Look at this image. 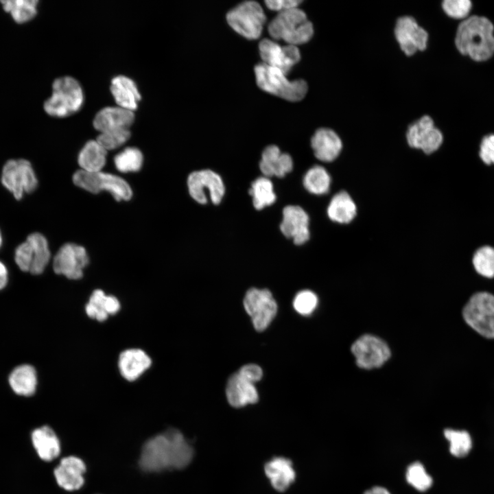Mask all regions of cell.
Wrapping results in <instances>:
<instances>
[{
	"label": "cell",
	"instance_id": "6da1fadb",
	"mask_svg": "<svg viewBox=\"0 0 494 494\" xmlns=\"http://www.w3.org/2000/svg\"><path fill=\"white\" fill-rule=\"evenodd\" d=\"M193 449L175 428L148 439L143 445L139 464L147 472L182 469L191 462Z\"/></svg>",
	"mask_w": 494,
	"mask_h": 494
},
{
	"label": "cell",
	"instance_id": "7a4b0ae2",
	"mask_svg": "<svg viewBox=\"0 0 494 494\" xmlns=\"http://www.w3.org/2000/svg\"><path fill=\"white\" fill-rule=\"evenodd\" d=\"M458 51L473 60L483 62L494 54V26L483 16L473 15L458 25L455 37Z\"/></svg>",
	"mask_w": 494,
	"mask_h": 494
},
{
	"label": "cell",
	"instance_id": "3957f363",
	"mask_svg": "<svg viewBox=\"0 0 494 494\" xmlns=\"http://www.w3.org/2000/svg\"><path fill=\"white\" fill-rule=\"evenodd\" d=\"M268 32L274 39L283 40L287 45L296 46L311 38L314 28L306 14L295 8L279 12L270 23Z\"/></svg>",
	"mask_w": 494,
	"mask_h": 494
},
{
	"label": "cell",
	"instance_id": "277c9868",
	"mask_svg": "<svg viewBox=\"0 0 494 494\" xmlns=\"http://www.w3.org/2000/svg\"><path fill=\"white\" fill-rule=\"evenodd\" d=\"M83 102L84 94L79 82L72 77L64 76L54 81L51 95L43 106L49 115L62 118L79 110Z\"/></svg>",
	"mask_w": 494,
	"mask_h": 494
},
{
	"label": "cell",
	"instance_id": "5b68a950",
	"mask_svg": "<svg viewBox=\"0 0 494 494\" xmlns=\"http://www.w3.org/2000/svg\"><path fill=\"white\" fill-rule=\"evenodd\" d=\"M255 73L257 84L262 90L283 99L297 102L303 99L307 92L305 81H290L281 70L264 63L255 67Z\"/></svg>",
	"mask_w": 494,
	"mask_h": 494
},
{
	"label": "cell",
	"instance_id": "8992f818",
	"mask_svg": "<svg viewBox=\"0 0 494 494\" xmlns=\"http://www.w3.org/2000/svg\"><path fill=\"white\" fill-rule=\"evenodd\" d=\"M73 182L77 187L93 193L106 191L117 201H127L132 196V189L124 179L102 171L87 172L78 170L73 175Z\"/></svg>",
	"mask_w": 494,
	"mask_h": 494
},
{
	"label": "cell",
	"instance_id": "52a82bcc",
	"mask_svg": "<svg viewBox=\"0 0 494 494\" xmlns=\"http://www.w3.org/2000/svg\"><path fill=\"white\" fill-rule=\"evenodd\" d=\"M465 322L487 338H494V296L486 292L473 294L462 310Z\"/></svg>",
	"mask_w": 494,
	"mask_h": 494
},
{
	"label": "cell",
	"instance_id": "ba28073f",
	"mask_svg": "<svg viewBox=\"0 0 494 494\" xmlns=\"http://www.w3.org/2000/svg\"><path fill=\"white\" fill-rule=\"evenodd\" d=\"M226 20L240 35L248 39H257L261 34L266 15L257 2L248 1L230 10Z\"/></svg>",
	"mask_w": 494,
	"mask_h": 494
},
{
	"label": "cell",
	"instance_id": "9c48e42d",
	"mask_svg": "<svg viewBox=\"0 0 494 494\" xmlns=\"http://www.w3.org/2000/svg\"><path fill=\"white\" fill-rule=\"evenodd\" d=\"M1 183L11 191L16 200H20L24 192L34 191L38 180L31 163L27 160H8L2 169Z\"/></svg>",
	"mask_w": 494,
	"mask_h": 494
},
{
	"label": "cell",
	"instance_id": "30bf717a",
	"mask_svg": "<svg viewBox=\"0 0 494 494\" xmlns=\"http://www.w3.org/2000/svg\"><path fill=\"white\" fill-rule=\"evenodd\" d=\"M244 306L258 331H262L269 326L277 311V303L267 289H249L244 299Z\"/></svg>",
	"mask_w": 494,
	"mask_h": 494
},
{
	"label": "cell",
	"instance_id": "8fae6325",
	"mask_svg": "<svg viewBox=\"0 0 494 494\" xmlns=\"http://www.w3.org/2000/svg\"><path fill=\"white\" fill-rule=\"evenodd\" d=\"M351 351L357 365L365 369L379 368L390 357L388 344L379 338L369 334L360 337L352 344Z\"/></svg>",
	"mask_w": 494,
	"mask_h": 494
},
{
	"label": "cell",
	"instance_id": "7c38bea8",
	"mask_svg": "<svg viewBox=\"0 0 494 494\" xmlns=\"http://www.w3.org/2000/svg\"><path fill=\"white\" fill-rule=\"evenodd\" d=\"M187 186L191 198L200 204H206L207 202L206 189L209 191L211 200L214 204L220 203L225 191L222 178L211 169L191 173L187 178Z\"/></svg>",
	"mask_w": 494,
	"mask_h": 494
},
{
	"label": "cell",
	"instance_id": "4fadbf2b",
	"mask_svg": "<svg viewBox=\"0 0 494 494\" xmlns=\"http://www.w3.org/2000/svg\"><path fill=\"white\" fill-rule=\"evenodd\" d=\"M89 263L86 249L80 245L67 243L62 246L53 260L54 271L70 279H79Z\"/></svg>",
	"mask_w": 494,
	"mask_h": 494
},
{
	"label": "cell",
	"instance_id": "5bb4252c",
	"mask_svg": "<svg viewBox=\"0 0 494 494\" xmlns=\"http://www.w3.org/2000/svg\"><path fill=\"white\" fill-rule=\"evenodd\" d=\"M406 137L411 148L420 149L427 154L436 151L443 141V134L435 127L433 119L428 115L412 124L408 129Z\"/></svg>",
	"mask_w": 494,
	"mask_h": 494
},
{
	"label": "cell",
	"instance_id": "9a60e30c",
	"mask_svg": "<svg viewBox=\"0 0 494 494\" xmlns=\"http://www.w3.org/2000/svg\"><path fill=\"white\" fill-rule=\"evenodd\" d=\"M259 49L263 63L281 70L285 75L301 58L296 46H281L270 39L262 40L259 43Z\"/></svg>",
	"mask_w": 494,
	"mask_h": 494
},
{
	"label": "cell",
	"instance_id": "2e32d148",
	"mask_svg": "<svg viewBox=\"0 0 494 494\" xmlns=\"http://www.w3.org/2000/svg\"><path fill=\"white\" fill-rule=\"evenodd\" d=\"M395 34L401 49L408 56L426 48L427 32L411 16H402L397 20Z\"/></svg>",
	"mask_w": 494,
	"mask_h": 494
},
{
	"label": "cell",
	"instance_id": "e0dca14e",
	"mask_svg": "<svg viewBox=\"0 0 494 494\" xmlns=\"http://www.w3.org/2000/svg\"><path fill=\"white\" fill-rule=\"evenodd\" d=\"M280 228L285 237L293 239L295 244H303L309 240L310 236L309 216L303 208L288 205L283 210Z\"/></svg>",
	"mask_w": 494,
	"mask_h": 494
},
{
	"label": "cell",
	"instance_id": "ac0fdd59",
	"mask_svg": "<svg viewBox=\"0 0 494 494\" xmlns=\"http://www.w3.org/2000/svg\"><path fill=\"white\" fill-rule=\"evenodd\" d=\"M86 465L78 457L70 456L63 458L54 469V475L58 484L67 491H75L84 484L83 474Z\"/></svg>",
	"mask_w": 494,
	"mask_h": 494
},
{
	"label": "cell",
	"instance_id": "d6986e66",
	"mask_svg": "<svg viewBox=\"0 0 494 494\" xmlns=\"http://www.w3.org/2000/svg\"><path fill=\"white\" fill-rule=\"evenodd\" d=\"M264 472L276 491H286L295 481L296 471L292 462L283 456H276L264 465Z\"/></svg>",
	"mask_w": 494,
	"mask_h": 494
},
{
	"label": "cell",
	"instance_id": "ffe728a7",
	"mask_svg": "<svg viewBox=\"0 0 494 494\" xmlns=\"http://www.w3.org/2000/svg\"><path fill=\"white\" fill-rule=\"evenodd\" d=\"M134 120L133 111L119 106H108L100 110L93 119V126L99 132L129 129Z\"/></svg>",
	"mask_w": 494,
	"mask_h": 494
},
{
	"label": "cell",
	"instance_id": "44dd1931",
	"mask_svg": "<svg viewBox=\"0 0 494 494\" xmlns=\"http://www.w3.org/2000/svg\"><path fill=\"white\" fill-rule=\"evenodd\" d=\"M228 402L234 408H242L257 402L259 396L254 384L237 372L228 379L226 387Z\"/></svg>",
	"mask_w": 494,
	"mask_h": 494
},
{
	"label": "cell",
	"instance_id": "7402d4cb",
	"mask_svg": "<svg viewBox=\"0 0 494 494\" xmlns=\"http://www.w3.org/2000/svg\"><path fill=\"white\" fill-rule=\"evenodd\" d=\"M311 145L315 156L323 162L334 161L342 148L339 136L333 130L325 128L316 131L311 137Z\"/></svg>",
	"mask_w": 494,
	"mask_h": 494
},
{
	"label": "cell",
	"instance_id": "603a6c76",
	"mask_svg": "<svg viewBox=\"0 0 494 494\" xmlns=\"http://www.w3.org/2000/svg\"><path fill=\"white\" fill-rule=\"evenodd\" d=\"M259 168L267 178L273 176L282 178L292 170L293 161L288 154L282 153L277 146L271 145L262 152Z\"/></svg>",
	"mask_w": 494,
	"mask_h": 494
},
{
	"label": "cell",
	"instance_id": "cb8c5ba5",
	"mask_svg": "<svg viewBox=\"0 0 494 494\" xmlns=\"http://www.w3.org/2000/svg\"><path fill=\"white\" fill-rule=\"evenodd\" d=\"M152 364L150 357L141 349H130L123 351L119 357L121 375L132 381L138 379Z\"/></svg>",
	"mask_w": 494,
	"mask_h": 494
},
{
	"label": "cell",
	"instance_id": "d4e9b609",
	"mask_svg": "<svg viewBox=\"0 0 494 494\" xmlns=\"http://www.w3.org/2000/svg\"><path fill=\"white\" fill-rule=\"evenodd\" d=\"M110 89L118 106L131 111L137 108L141 95L132 79L124 75L116 76L111 80Z\"/></svg>",
	"mask_w": 494,
	"mask_h": 494
},
{
	"label": "cell",
	"instance_id": "484cf974",
	"mask_svg": "<svg viewBox=\"0 0 494 494\" xmlns=\"http://www.w3.org/2000/svg\"><path fill=\"white\" fill-rule=\"evenodd\" d=\"M33 446L38 456L51 461L60 453V443L54 431L47 425L35 429L32 433Z\"/></svg>",
	"mask_w": 494,
	"mask_h": 494
},
{
	"label": "cell",
	"instance_id": "4316f807",
	"mask_svg": "<svg viewBox=\"0 0 494 494\" xmlns=\"http://www.w3.org/2000/svg\"><path fill=\"white\" fill-rule=\"evenodd\" d=\"M120 309L118 299L113 296L106 295L102 290L93 292L85 307L86 313L97 321H104L109 315L115 314Z\"/></svg>",
	"mask_w": 494,
	"mask_h": 494
},
{
	"label": "cell",
	"instance_id": "83f0119b",
	"mask_svg": "<svg viewBox=\"0 0 494 494\" xmlns=\"http://www.w3.org/2000/svg\"><path fill=\"white\" fill-rule=\"evenodd\" d=\"M331 220L339 224H348L356 216L357 207L346 191H340L334 195L327 209Z\"/></svg>",
	"mask_w": 494,
	"mask_h": 494
},
{
	"label": "cell",
	"instance_id": "f1b7e54d",
	"mask_svg": "<svg viewBox=\"0 0 494 494\" xmlns=\"http://www.w3.org/2000/svg\"><path fill=\"white\" fill-rule=\"evenodd\" d=\"M8 381L16 394L25 397L32 396L36 390V371L30 364L18 366L10 374Z\"/></svg>",
	"mask_w": 494,
	"mask_h": 494
},
{
	"label": "cell",
	"instance_id": "f546056e",
	"mask_svg": "<svg viewBox=\"0 0 494 494\" xmlns=\"http://www.w3.org/2000/svg\"><path fill=\"white\" fill-rule=\"evenodd\" d=\"M107 151L96 141H89L79 153L78 161L81 170L87 172L102 171L106 164Z\"/></svg>",
	"mask_w": 494,
	"mask_h": 494
},
{
	"label": "cell",
	"instance_id": "4dcf8cb0",
	"mask_svg": "<svg viewBox=\"0 0 494 494\" xmlns=\"http://www.w3.org/2000/svg\"><path fill=\"white\" fill-rule=\"evenodd\" d=\"M26 240L31 245L32 253V263L30 272L32 274H40L45 269L51 257L47 240L39 233L29 235Z\"/></svg>",
	"mask_w": 494,
	"mask_h": 494
},
{
	"label": "cell",
	"instance_id": "1f68e13d",
	"mask_svg": "<svg viewBox=\"0 0 494 494\" xmlns=\"http://www.w3.org/2000/svg\"><path fill=\"white\" fill-rule=\"evenodd\" d=\"M3 9L9 13L17 23H27L37 14V0L1 1Z\"/></svg>",
	"mask_w": 494,
	"mask_h": 494
},
{
	"label": "cell",
	"instance_id": "d6a6232c",
	"mask_svg": "<svg viewBox=\"0 0 494 494\" xmlns=\"http://www.w3.org/2000/svg\"><path fill=\"white\" fill-rule=\"evenodd\" d=\"M331 176L322 166L315 165L309 169L304 175V187L311 193L323 195L327 193L331 185Z\"/></svg>",
	"mask_w": 494,
	"mask_h": 494
},
{
	"label": "cell",
	"instance_id": "836d02e7",
	"mask_svg": "<svg viewBox=\"0 0 494 494\" xmlns=\"http://www.w3.org/2000/svg\"><path fill=\"white\" fill-rule=\"evenodd\" d=\"M249 193L252 197L253 205L257 210L273 204L276 200L272 183L266 176L259 177L252 183Z\"/></svg>",
	"mask_w": 494,
	"mask_h": 494
},
{
	"label": "cell",
	"instance_id": "e575fe53",
	"mask_svg": "<svg viewBox=\"0 0 494 494\" xmlns=\"http://www.w3.org/2000/svg\"><path fill=\"white\" fill-rule=\"evenodd\" d=\"M143 161L142 152L132 147L125 148L114 158L115 167L123 173L138 172L142 167Z\"/></svg>",
	"mask_w": 494,
	"mask_h": 494
},
{
	"label": "cell",
	"instance_id": "d590c367",
	"mask_svg": "<svg viewBox=\"0 0 494 494\" xmlns=\"http://www.w3.org/2000/svg\"><path fill=\"white\" fill-rule=\"evenodd\" d=\"M472 262L475 271L486 278L494 277V247L483 246L473 255Z\"/></svg>",
	"mask_w": 494,
	"mask_h": 494
},
{
	"label": "cell",
	"instance_id": "8d00e7d4",
	"mask_svg": "<svg viewBox=\"0 0 494 494\" xmlns=\"http://www.w3.org/2000/svg\"><path fill=\"white\" fill-rule=\"evenodd\" d=\"M444 435L449 442V450L454 456H465L471 450V438L467 432L447 429L444 431Z\"/></svg>",
	"mask_w": 494,
	"mask_h": 494
},
{
	"label": "cell",
	"instance_id": "74e56055",
	"mask_svg": "<svg viewBox=\"0 0 494 494\" xmlns=\"http://www.w3.org/2000/svg\"><path fill=\"white\" fill-rule=\"evenodd\" d=\"M406 480L411 486L419 491H427L433 482L432 477L419 462H415L408 467Z\"/></svg>",
	"mask_w": 494,
	"mask_h": 494
},
{
	"label": "cell",
	"instance_id": "f35d334b",
	"mask_svg": "<svg viewBox=\"0 0 494 494\" xmlns=\"http://www.w3.org/2000/svg\"><path fill=\"white\" fill-rule=\"evenodd\" d=\"M129 129H119L100 132L96 141L106 150H113L124 145L130 138Z\"/></svg>",
	"mask_w": 494,
	"mask_h": 494
},
{
	"label": "cell",
	"instance_id": "ab89813d",
	"mask_svg": "<svg viewBox=\"0 0 494 494\" xmlns=\"http://www.w3.org/2000/svg\"><path fill=\"white\" fill-rule=\"evenodd\" d=\"M444 12L449 17L456 19H466L472 8L469 0H445L442 3Z\"/></svg>",
	"mask_w": 494,
	"mask_h": 494
},
{
	"label": "cell",
	"instance_id": "60d3db41",
	"mask_svg": "<svg viewBox=\"0 0 494 494\" xmlns=\"http://www.w3.org/2000/svg\"><path fill=\"white\" fill-rule=\"evenodd\" d=\"M317 304V296L310 290L299 292L293 301L294 309L302 315H308L312 313Z\"/></svg>",
	"mask_w": 494,
	"mask_h": 494
},
{
	"label": "cell",
	"instance_id": "b9f144b4",
	"mask_svg": "<svg viewBox=\"0 0 494 494\" xmlns=\"http://www.w3.org/2000/svg\"><path fill=\"white\" fill-rule=\"evenodd\" d=\"M14 260L22 271L30 272L32 263V247L28 241H25L16 248Z\"/></svg>",
	"mask_w": 494,
	"mask_h": 494
},
{
	"label": "cell",
	"instance_id": "7bdbcfd3",
	"mask_svg": "<svg viewBox=\"0 0 494 494\" xmlns=\"http://www.w3.org/2000/svg\"><path fill=\"white\" fill-rule=\"evenodd\" d=\"M479 156L486 165H494V134H487L482 138Z\"/></svg>",
	"mask_w": 494,
	"mask_h": 494
},
{
	"label": "cell",
	"instance_id": "ee69618b",
	"mask_svg": "<svg viewBox=\"0 0 494 494\" xmlns=\"http://www.w3.org/2000/svg\"><path fill=\"white\" fill-rule=\"evenodd\" d=\"M241 376L254 384L259 381L263 375L261 368L257 364H249L243 366L238 371Z\"/></svg>",
	"mask_w": 494,
	"mask_h": 494
},
{
	"label": "cell",
	"instance_id": "f6af8a7d",
	"mask_svg": "<svg viewBox=\"0 0 494 494\" xmlns=\"http://www.w3.org/2000/svg\"><path fill=\"white\" fill-rule=\"evenodd\" d=\"M301 3V1L298 0H268L265 1L269 9L279 12L298 8Z\"/></svg>",
	"mask_w": 494,
	"mask_h": 494
},
{
	"label": "cell",
	"instance_id": "bcb514c9",
	"mask_svg": "<svg viewBox=\"0 0 494 494\" xmlns=\"http://www.w3.org/2000/svg\"><path fill=\"white\" fill-rule=\"evenodd\" d=\"M8 270L5 266L0 261V290L4 288L8 283Z\"/></svg>",
	"mask_w": 494,
	"mask_h": 494
},
{
	"label": "cell",
	"instance_id": "7dc6e473",
	"mask_svg": "<svg viewBox=\"0 0 494 494\" xmlns=\"http://www.w3.org/2000/svg\"><path fill=\"white\" fill-rule=\"evenodd\" d=\"M364 494H390V493L384 487L375 486L366 491Z\"/></svg>",
	"mask_w": 494,
	"mask_h": 494
},
{
	"label": "cell",
	"instance_id": "c3c4849f",
	"mask_svg": "<svg viewBox=\"0 0 494 494\" xmlns=\"http://www.w3.org/2000/svg\"><path fill=\"white\" fill-rule=\"evenodd\" d=\"M1 242H2V239H1V233H0V246H1Z\"/></svg>",
	"mask_w": 494,
	"mask_h": 494
}]
</instances>
